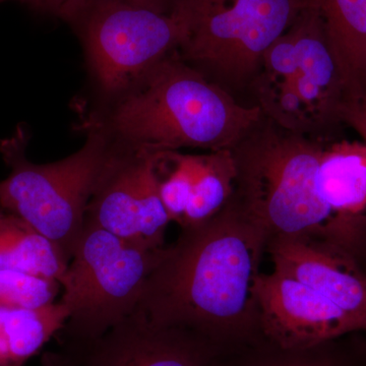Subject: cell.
Returning a JSON list of instances; mask_svg holds the SVG:
<instances>
[{"label": "cell", "instance_id": "obj_1", "mask_svg": "<svg viewBox=\"0 0 366 366\" xmlns=\"http://www.w3.org/2000/svg\"><path fill=\"white\" fill-rule=\"evenodd\" d=\"M269 236L234 202L164 247L137 312L226 350L264 338L254 285Z\"/></svg>", "mask_w": 366, "mask_h": 366}, {"label": "cell", "instance_id": "obj_2", "mask_svg": "<svg viewBox=\"0 0 366 366\" xmlns=\"http://www.w3.org/2000/svg\"><path fill=\"white\" fill-rule=\"evenodd\" d=\"M327 144L262 114L231 149L235 165L231 201L266 231L269 239L315 238L357 255L366 247V215H336L315 187Z\"/></svg>", "mask_w": 366, "mask_h": 366}, {"label": "cell", "instance_id": "obj_3", "mask_svg": "<svg viewBox=\"0 0 366 366\" xmlns=\"http://www.w3.org/2000/svg\"><path fill=\"white\" fill-rule=\"evenodd\" d=\"M262 115L174 51L115 99L103 127L132 150L212 152L231 150Z\"/></svg>", "mask_w": 366, "mask_h": 366}, {"label": "cell", "instance_id": "obj_4", "mask_svg": "<svg viewBox=\"0 0 366 366\" xmlns=\"http://www.w3.org/2000/svg\"><path fill=\"white\" fill-rule=\"evenodd\" d=\"M164 247H137L86 220L59 280L69 312L57 335L72 360L139 307Z\"/></svg>", "mask_w": 366, "mask_h": 366}, {"label": "cell", "instance_id": "obj_5", "mask_svg": "<svg viewBox=\"0 0 366 366\" xmlns=\"http://www.w3.org/2000/svg\"><path fill=\"white\" fill-rule=\"evenodd\" d=\"M28 143L23 127L0 139V154L11 169L0 182V207L30 224L71 261L85 223L86 207L114 141L103 125H95L78 152L46 164L26 158Z\"/></svg>", "mask_w": 366, "mask_h": 366}, {"label": "cell", "instance_id": "obj_6", "mask_svg": "<svg viewBox=\"0 0 366 366\" xmlns=\"http://www.w3.org/2000/svg\"><path fill=\"white\" fill-rule=\"evenodd\" d=\"M302 6L303 0H177L178 55L230 93L249 88L264 52Z\"/></svg>", "mask_w": 366, "mask_h": 366}, {"label": "cell", "instance_id": "obj_7", "mask_svg": "<svg viewBox=\"0 0 366 366\" xmlns=\"http://www.w3.org/2000/svg\"><path fill=\"white\" fill-rule=\"evenodd\" d=\"M291 32L297 66L290 74L272 76L259 72L250 89L264 117L277 124L326 141H337L342 110L350 92L325 33L319 14L303 6Z\"/></svg>", "mask_w": 366, "mask_h": 366}, {"label": "cell", "instance_id": "obj_8", "mask_svg": "<svg viewBox=\"0 0 366 366\" xmlns=\"http://www.w3.org/2000/svg\"><path fill=\"white\" fill-rule=\"evenodd\" d=\"M81 19L92 76L105 95L115 99L177 51L182 40L174 7L161 11L120 0H90Z\"/></svg>", "mask_w": 366, "mask_h": 366}, {"label": "cell", "instance_id": "obj_9", "mask_svg": "<svg viewBox=\"0 0 366 366\" xmlns=\"http://www.w3.org/2000/svg\"><path fill=\"white\" fill-rule=\"evenodd\" d=\"M86 220L137 247H165L171 221L159 189L158 153L132 150L114 141L86 207Z\"/></svg>", "mask_w": 366, "mask_h": 366}, {"label": "cell", "instance_id": "obj_10", "mask_svg": "<svg viewBox=\"0 0 366 366\" xmlns=\"http://www.w3.org/2000/svg\"><path fill=\"white\" fill-rule=\"evenodd\" d=\"M262 336L285 348H305L360 331L340 307L314 289L274 269L255 281Z\"/></svg>", "mask_w": 366, "mask_h": 366}, {"label": "cell", "instance_id": "obj_11", "mask_svg": "<svg viewBox=\"0 0 366 366\" xmlns=\"http://www.w3.org/2000/svg\"><path fill=\"white\" fill-rule=\"evenodd\" d=\"M228 350L182 327L136 312L72 360L76 366H220Z\"/></svg>", "mask_w": 366, "mask_h": 366}, {"label": "cell", "instance_id": "obj_12", "mask_svg": "<svg viewBox=\"0 0 366 366\" xmlns=\"http://www.w3.org/2000/svg\"><path fill=\"white\" fill-rule=\"evenodd\" d=\"M266 252L274 269L314 289L366 332V274L356 255L315 238H269Z\"/></svg>", "mask_w": 366, "mask_h": 366}, {"label": "cell", "instance_id": "obj_13", "mask_svg": "<svg viewBox=\"0 0 366 366\" xmlns=\"http://www.w3.org/2000/svg\"><path fill=\"white\" fill-rule=\"evenodd\" d=\"M322 203L334 214L365 216L366 212V142L337 139L327 144L315 175Z\"/></svg>", "mask_w": 366, "mask_h": 366}, {"label": "cell", "instance_id": "obj_14", "mask_svg": "<svg viewBox=\"0 0 366 366\" xmlns=\"http://www.w3.org/2000/svg\"><path fill=\"white\" fill-rule=\"evenodd\" d=\"M303 2L319 14L351 97L360 95L366 85V0Z\"/></svg>", "mask_w": 366, "mask_h": 366}, {"label": "cell", "instance_id": "obj_15", "mask_svg": "<svg viewBox=\"0 0 366 366\" xmlns=\"http://www.w3.org/2000/svg\"><path fill=\"white\" fill-rule=\"evenodd\" d=\"M69 259L20 217L0 209V269H18L59 282Z\"/></svg>", "mask_w": 366, "mask_h": 366}, {"label": "cell", "instance_id": "obj_16", "mask_svg": "<svg viewBox=\"0 0 366 366\" xmlns=\"http://www.w3.org/2000/svg\"><path fill=\"white\" fill-rule=\"evenodd\" d=\"M234 183L231 150L192 154L189 197L180 227L199 225L220 213L233 196Z\"/></svg>", "mask_w": 366, "mask_h": 366}, {"label": "cell", "instance_id": "obj_17", "mask_svg": "<svg viewBox=\"0 0 366 366\" xmlns=\"http://www.w3.org/2000/svg\"><path fill=\"white\" fill-rule=\"evenodd\" d=\"M67 319L59 301L31 310L0 308V340L14 365L24 366L60 333Z\"/></svg>", "mask_w": 366, "mask_h": 366}, {"label": "cell", "instance_id": "obj_18", "mask_svg": "<svg viewBox=\"0 0 366 366\" xmlns=\"http://www.w3.org/2000/svg\"><path fill=\"white\" fill-rule=\"evenodd\" d=\"M337 340L285 348L262 338L227 351L220 366H365Z\"/></svg>", "mask_w": 366, "mask_h": 366}, {"label": "cell", "instance_id": "obj_19", "mask_svg": "<svg viewBox=\"0 0 366 366\" xmlns=\"http://www.w3.org/2000/svg\"><path fill=\"white\" fill-rule=\"evenodd\" d=\"M61 285L55 279L45 278L18 269H0V308L31 310L55 302Z\"/></svg>", "mask_w": 366, "mask_h": 366}, {"label": "cell", "instance_id": "obj_20", "mask_svg": "<svg viewBox=\"0 0 366 366\" xmlns=\"http://www.w3.org/2000/svg\"><path fill=\"white\" fill-rule=\"evenodd\" d=\"M37 11L67 21L78 20L89 0H20Z\"/></svg>", "mask_w": 366, "mask_h": 366}, {"label": "cell", "instance_id": "obj_21", "mask_svg": "<svg viewBox=\"0 0 366 366\" xmlns=\"http://www.w3.org/2000/svg\"><path fill=\"white\" fill-rule=\"evenodd\" d=\"M342 122L366 142V93L349 98L342 110Z\"/></svg>", "mask_w": 366, "mask_h": 366}, {"label": "cell", "instance_id": "obj_22", "mask_svg": "<svg viewBox=\"0 0 366 366\" xmlns=\"http://www.w3.org/2000/svg\"><path fill=\"white\" fill-rule=\"evenodd\" d=\"M41 366H76L74 360L60 350L59 352H49L44 354L41 361Z\"/></svg>", "mask_w": 366, "mask_h": 366}, {"label": "cell", "instance_id": "obj_23", "mask_svg": "<svg viewBox=\"0 0 366 366\" xmlns=\"http://www.w3.org/2000/svg\"><path fill=\"white\" fill-rule=\"evenodd\" d=\"M120 1L137 4V6L153 7V9H161V11H171L177 0H120Z\"/></svg>", "mask_w": 366, "mask_h": 366}, {"label": "cell", "instance_id": "obj_24", "mask_svg": "<svg viewBox=\"0 0 366 366\" xmlns=\"http://www.w3.org/2000/svg\"><path fill=\"white\" fill-rule=\"evenodd\" d=\"M0 366H16L9 357L6 347H4L1 340H0Z\"/></svg>", "mask_w": 366, "mask_h": 366}, {"label": "cell", "instance_id": "obj_25", "mask_svg": "<svg viewBox=\"0 0 366 366\" xmlns=\"http://www.w3.org/2000/svg\"><path fill=\"white\" fill-rule=\"evenodd\" d=\"M363 93H366V85H365V91H363L362 93H361V94H363Z\"/></svg>", "mask_w": 366, "mask_h": 366}, {"label": "cell", "instance_id": "obj_26", "mask_svg": "<svg viewBox=\"0 0 366 366\" xmlns=\"http://www.w3.org/2000/svg\"><path fill=\"white\" fill-rule=\"evenodd\" d=\"M0 1H2V0H0Z\"/></svg>", "mask_w": 366, "mask_h": 366}]
</instances>
